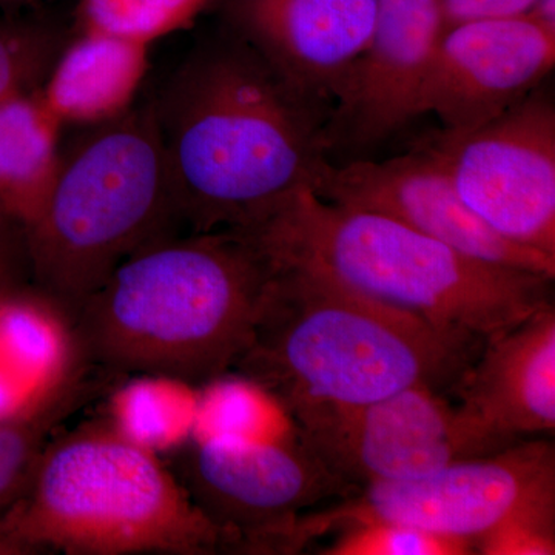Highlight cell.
<instances>
[{
	"label": "cell",
	"instance_id": "7402d4cb",
	"mask_svg": "<svg viewBox=\"0 0 555 555\" xmlns=\"http://www.w3.org/2000/svg\"><path fill=\"white\" fill-rule=\"evenodd\" d=\"M73 31L43 16H0V104L39 90Z\"/></svg>",
	"mask_w": 555,
	"mask_h": 555
},
{
	"label": "cell",
	"instance_id": "5bb4252c",
	"mask_svg": "<svg viewBox=\"0 0 555 555\" xmlns=\"http://www.w3.org/2000/svg\"><path fill=\"white\" fill-rule=\"evenodd\" d=\"M222 25L295 89L331 108L366 50L377 0H211Z\"/></svg>",
	"mask_w": 555,
	"mask_h": 555
},
{
	"label": "cell",
	"instance_id": "f546056e",
	"mask_svg": "<svg viewBox=\"0 0 555 555\" xmlns=\"http://www.w3.org/2000/svg\"><path fill=\"white\" fill-rule=\"evenodd\" d=\"M7 219H10V218H7L5 215H3V211L0 210V225H2L3 222L7 221Z\"/></svg>",
	"mask_w": 555,
	"mask_h": 555
},
{
	"label": "cell",
	"instance_id": "3957f363",
	"mask_svg": "<svg viewBox=\"0 0 555 555\" xmlns=\"http://www.w3.org/2000/svg\"><path fill=\"white\" fill-rule=\"evenodd\" d=\"M272 251L275 276L235 369L268 390L295 426L408 387L438 389L465 372L473 347Z\"/></svg>",
	"mask_w": 555,
	"mask_h": 555
},
{
	"label": "cell",
	"instance_id": "4fadbf2b",
	"mask_svg": "<svg viewBox=\"0 0 555 555\" xmlns=\"http://www.w3.org/2000/svg\"><path fill=\"white\" fill-rule=\"evenodd\" d=\"M555 67V31L528 14L443 33L418 94L449 131L478 129L525 100Z\"/></svg>",
	"mask_w": 555,
	"mask_h": 555
},
{
	"label": "cell",
	"instance_id": "ffe728a7",
	"mask_svg": "<svg viewBox=\"0 0 555 555\" xmlns=\"http://www.w3.org/2000/svg\"><path fill=\"white\" fill-rule=\"evenodd\" d=\"M196 406L198 386L173 375L141 372L109 387L102 416L137 447L171 456L192 441Z\"/></svg>",
	"mask_w": 555,
	"mask_h": 555
},
{
	"label": "cell",
	"instance_id": "52a82bcc",
	"mask_svg": "<svg viewBox=\"0 0 555 555\" xmlns=\"http://www.w3.org/2000/svg\"><path fill=\"white\" fill-rule=\"evenodd\" d=\"M554 485V444L517 441L423 477L358 486L339 505L299 517L287 553H298L318 535L364 521L414 526L466 540L474 547L517 506Z\"/></svg>",
	"mask_w": 555,
	"mask_h": 555
},
{
	"label": "cell",
	"instance_id": "9c48e42d",
	"mask_svg": "<svg viewBox=\"0 0 555 555\" xmlns=\"http://www.w3.org/2000/svg\"><path fill=\"white\" fill-rule=\"evenodd\" d=\"M415 144L485 224L555 257V102L545 82L478 129L430 131Z\"/></svg>",
	"mask_w": 555,
	"mask_h": 555
},
{
	"label": "cell",
	"instance_id": "f1b7e54d",
	"mask_svg": "<svg viewBox=\"0 0 555 555\" xmlns=\"http://www.w3.org/2000/svg\"><path fill=\"white\" fill-rule=\"evenodd\" d=\"M33 2V0H0V3H24Z\"/></svg>",
	"mask_w": 555,
	"mask_h": 555
},
{
	"label": "cell",
	"instance_id": "d4e9b609",
	"mask_svg": "<svg viewBox=\"0 0 555 555\" xmlns=\"http://www.w3.org/2000/svg\"><path fill=\"white\" fill-rule=\"evenodd\" d=\"M481 555H554L555 485L517 506L474 543Z\"/></svg>",
	"mask_w": 555,
	"mask_h": 555
},
{
	"label": "cell",
	"instance_id": "4316f807",
	"mask_svg": "<svg viewBox=\"0 0 555 555\" xmlns=\"http://www.w3.org/2000/svg\"><path fill=\"white\" fill-rule=\"evenodd\" d=\"M535 2L537 0H441L444 31L467 22L525 16Z\"/></svg>",
	"mask_w": 555,
	"mask_h": 555
},
{
	"label": "cell",
	"instance_id": "277c9868",
	"mask_svg": "<svg viewBox=\"0 0 555 555\" xmlns=\"http://www.w3.org/2000/svg\"><path fill=\"white\" fill-rule=\"evenodd\" d=\"M255 230L278 254L310 262L470 347L553 302L554 278L481 261L385 215L327 203L312 190Z\"/></svg>",
	"mask_w": 555,
	"mask_h": 555
},
{
	"label": "cell",
	"instance_id": "5b68a950",
	"mask_svg": "<svg viewBox=\"0 0 555 555\" xmlns=\"http://www.w3.org/2000/svg\"><path fill=\"white\" fill-rule=\"evenodd\" d=\"M211 555L235 543L160 456L101 418L57 430L0 520V555Z\"/></svg>",
	"mask_w": 555,
	"mask_h": 555
},
{
	"label": "cell",
	"instance_id": "8fae6325",
	"mask_svg": "<svg viewBox=\"0 0 555 555\" xmlns=\"http://www.w3.org/2000/svg\"><path fill=\"white\" fill-rule=\"evenodd\" d=\"M310 190L327 203L396 219L481 261L555 278L553 255L511 243L485 224L460 198L436 156L420 145L382 163L324 160Z\"/></svg>",
	"mask_w": 555,
	"mask_h": 555
},
{
	"label": "cell",
	"instance_id": "603a6c76",
	"mask_svg": "<svg viewBox=\"0 0 555 555\" xmlns=\"http://www.w3.org/2000/svg\"><path fill=\"white\" fill-rule=\"evenodd\" d=\"M211 5V0H80L76 30H96L152 43Z\"/></svg>",
	"mask_w": 555,
	"mask_h": 555
},
{
	"label": "cell",
	"instance_id": "30bf717a",
	"mask_svg": "<svg viewBox=\"0 0 555 555\" xmlns=\"http://www.w3.org/2000/svg\"><path fill=\"white\" fill-rule=\"evenodd\" d=\"M297 434L328 469L356 488L411 480L503 449L426 385L312 416L297 425Z\"/></svg>",
	"mask_w": 555,
	"mask_h": 555
},
{
	"label": "cell",
	"instance_id": "e0dca14e",
	"mask_svg": "<svg viewBox=\"0 0 555 555\" xmlns=\"http://www.w3.org/2000/svg\"><path fill=\"white\" fill-rule=\"evenodd\" d=\"M61 130L39 90L0 104V210L24 229L38 218L56 177Z\"/></svg>",
	"mask_w": 555,
	"mask_h": 555
},
{
	"label": "cell",
	"instance_id": "6da1fadb",
	"mask_svg": "<svg viewBox=\"0 0 555 555\" xmlns=\"http://www.w3.org/2000/svg\"><path fill=\"white\" fill-rule=\"evenodd\" d=\"M153 101L179 224L258 229L327 160V105L228 28L190 50Z\"/></svg>",
	"mask_w": 555,
	"mask_h": 555
},
{
	"label": "cell",
	"instance_id": "44dd1931",
	"mask_svg": "<svg viewBox=\"0 0 555 555\" xmlns=\"http://www.w3.org/2000/svg\"><path fill=\"white\" fill-rule=\"evenodd\" d=\"M283 411L275 398L243 375L229 374L198 386L195 430L192 440L214 437H240L273 440L287 436L281 429Z\"/></svg>",
	"mask_w": 555,
	"mask_h": 555
},
{
	"label": "cell",
	"instance_id": "ba28073f",
	"mask_svg": "<svg viewBox=\"0 0 555 555\" xmlns=\"http://www.w3.org/2000/svg\"><path fill=\"white\" fill-rule=\"evenodd\" d=\"M175 476L236 553L286 554L299 517L356 491L291 434L273 440L214 437L171 455Z\"/></svg>",
	"mask_w": 555,
	"mask_h": 555
},
{
	"label": "cell",
	"instance_id": "ac0fdd59",
	"mask_svg": "<svg viewBox=\"0 0 555 555\" xmlns=\"http://www.w3.org/2000/svg\"><path fill=\"white\" fill-rule=\"evenodd\" d=\"M119 378L86 361L60 385L0 418V520L24 494L54 434L73 415L105 397Z\"/></svg>",
	"mask_w": 555,
	"mask_h": 555
},
{
	"label": "cell",
	"instance_id": "7a4b0ae2",
	"mask_svg": "<svg viewBox=\"0 0 555 555\" xmlns=\"http://www.w3.org/2000/svg\"><path fill=\"white\" fill-rule=\"evenodd\" d=\"M276 269L255 230L153 241L73 317L80 352L120 377L153 372L204 385L250 346Z\"/></svg>",
	"mask_w": 555,
	"mask_h": 555
},
{
	"label": "cell",
	"instance_id": "9a60e30c",
	"mask_svg": "<svg viewBox=\"0 0 555 555\" xmlns=\"http://www.w3.org/2000/svg\"><path fill=\"white\" fill-rule=\"evenodd\" d=\"M460 382L459 408L499 447L555 429V308L550 302L485 343Z\"/></svg>",
	"mask_w": 555,
	"mask_h": 555
},
{
	"label": "cell",
	"instance_id": "83f0119b",
	"mask_svg": "<svg viewBox=\"0 0 555 555\" xmlns=\"http://www.w3.org/2000/svg\"><path fill=\"white\" fill-rule=\"evenodd\" d=\"M529 17L542 24L547 30L555 31V0H537L529 10Z\"/></svg>",
	"mask_w": 555,
	"mask_h": 555
},
{
	"label": "cell",
	"instance_id": "d6986e66",
	"mask_svg": "<svg viewBox=\"0 0 555 555\" xmlns=\"http://www.w3.org/2000/svg\"><path fill=\"white\" fill-rule=\"evenodd\" d=\"M0 361L38 396L87 360L67 313L30 283L0 301Z\"/></svg>",
	"mask_w": 555,
	"mask_h": 555
},
{
	"label": "cell",
	"instance_id": "8992f818",
	"mask_svg": "<svg viewBox=\"0 0 555 555\" xmlns=\"http://www.w3.org/2000/svg\"><path fill=\"white\" fill-rule=\"evenodd\" d=\"M177 224L155 105H133L61 149L46 204L24 229L31 286L73 320L120 262Z\"/></svg>",
	"mask_w": 555,
	"mask_h": 555
},
{
	"label": "cell",
	"instance_id": "2e32d148",
	"mask_svg": "<svg viewBox=\"0 0 555 555\" xmlns=\"http://www.w3.org/2000/svg\"><path fill=\"white\" fill-rule=\"evenodd\" d=\"M149 67V43L96 30H76L40 96L62 127H90L133 107Z\"/></svg>",
	"mask_w": 555,
	"mask_h": 555
},
{
	"label": "cell",
	"instance_id": "484cf974",
	"mask_svg": "<svg viewBox=\"0 0 555 555\" xmlns=\"http://www.w3.org/2000/svg\"><path fill=\"white\" fill-rule=\"evenodd\" d=\"M31 283L25 230L7 219L0 225V301L25 284Z\"/></svg>",
	"mask_w": 555,
	"mask_h": 555
},
{
	"label": "cell",
	"instance_id": "cb8c5ba5",
	"mask_svg": "<svg viewBox=\"0 0 555 555\" xmlns=\"http://www.w3.org/2000/svg\"><path fill=\"white\" fill-rule=\"evenodd\" d=\"M326 547L327 555H467L474 547L466 540L434 534L414 526L364 521L338 529Z\"/></svg>",
	"mask_w": 555,
	"mask_h": 555
},
{
	"label": "cell",
	"instance_id": "7c38bea8",
	"mask_svg": "<svg viewBox=\"0 0 555 555\" xmlns=\"http://www.w3.org/2000/svg\"><path fill=\"white\" fill-rule=\"evenodd\" d=\"M443 33L441 0H377L366 50L328 109L327 160L339 153L363 159L418 118L420 89Z\"/></svg>",
	"mask_w": 555,
	"mask_h": 555
}]
</instances>
